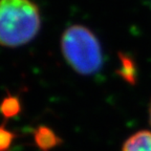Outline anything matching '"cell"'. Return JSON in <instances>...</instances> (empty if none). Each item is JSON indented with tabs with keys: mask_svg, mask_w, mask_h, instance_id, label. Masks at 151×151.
Instances as JSON below:
<instances>
[{
	"mask_svg": "<svg viewBox=\"0 0 151 151\" xmlns=\"http://www.w3.org/2000/svg\"><path fill=\"white\" fill-rule=\"evenodd\" d=\"M40 9L33 0H0V45L9 48L28 44L40 33Z\"/></svg>",
	"mask_w": 151,
	"mask_h": 151,
	"instance_id": "obj_1",
	"label": "cell"
},
{
	"mask_svg": "<svg viewBox=\"0 0 151 151\" xmlns=\"http://www.w3.org/2000/svg\"><path fill=\"white\" fill-rule=\"evenodd\" d=\"M64 60L81 76H92L103 67L104 55L97 35L82 24H73L64 29L60 39Z\"/></svg>",
	"mask_w": 151,
	"mask_h": 151,
	"instance_id": "obj_2",
	"label": "cell"
},
{
	"mask_svg": "<svg viewBox=\"0 0 151 151\" xmlns=\"http://www.w3.org/2000/svg\"><path fill=\"white\" fill-rule=\"evenodd\" d=\"M34 142L41 151H50L62 143V139L52 128L39 126L34 130Z\"/></svg>",
	"mask_w": 151,
	"mask_h": 151,
	"instance_id": "obj_3",
	"label": "cell"
},
{
	"mask_svg": "<svg viewBox=\"0 0 151 151\" xmlns=\"http://www.w3.org/2000/svg\"><path fill=\"white\" fill-rule=\"evenodd\" d=\"M122 151H151V131L139 130L123 144Z\"/></svg>",
	"mask_w": 151,
	"mask_h": 151,
	"instance_id": "obj_4",
	"label": "cell"
},
{
	"mask_svg": "<svg viewBox=\"0 0 151 151\" xmlns=\"http://www.w3.org/2000/svg\"><path fill=\"white\" fill-rule=\"evenodd\" d=\"M119 57L120 67L118 69V75L128 84L134 85L137 79V67L134 59L124 52H119Z\"/></svg>",
	"mask_w": 151,
	"mask_h": 151,
	"instance_id": "obj_5",
	"label": "cell"
},
{
	"mask_svg": "<svg viewBox=\"0 0 151 151\" xmlns=\"http://www.w3.org/2000/svg\"><path fill=\"white\" fill-rule=\"evenodd\" d=\"M21 101L18 97L7 94L0 103V113L5 119H13L21 112Z\"/></svg>",
	"mask_w": 151,
	"mask_h": 151,
	"instance_id": "obj_6",
	"label": "cell"
},
{
	"mask_svg": "<svg viewBox=\"0 0 151 151\" xmlns=\"http://www.w3.org/2000/svg\"><path fill=\"white\" fill-rule=\"evenodd\" d=\"M16 137V132L9 130L4 125L0 126V151H9Z\"/></svg>",
	"mask_w": 151,
	"mask_h": 151,
	"instance_id": "obj_7",
	"label": "cell"
},
{
	"mask_svg": "<svg viewBox=\"0 0 151 151\" xmlns=\"http://www.w3.org/2000/svg\"><path fill=\"white\" fill-rule=\"evenodd\" d=\"M148 116H149V123H150V125H151V100H150V103H149V108H148Z\"/></svg>",
	"mask_w": 151,
	"mask_h": 151,
	"instance_id": "obj_8",
	"label": "cell"
},
{
	"mask_svg": "<svg viewBox=\"0 0 151 151\" xmlns=\"http://www.w3.org/2000/svg\"><path fill=\"white\" fill-rule=\"evenodd\" d=\"M150 1H151V0H150Z\"/></svg>",
	"mask_w": 151,
	"mask_h": 151,
	"instance_id": "obj_9",
	"label": "cell"
}]
</instances>
